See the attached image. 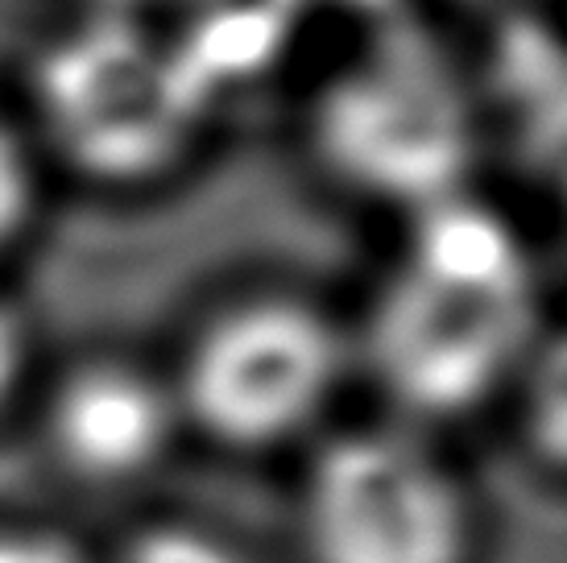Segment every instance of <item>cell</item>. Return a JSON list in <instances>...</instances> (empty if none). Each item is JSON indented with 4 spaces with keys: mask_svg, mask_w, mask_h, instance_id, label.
<instances>
[{
    "mask_svg": "<svg viewBox=\"0 0 567 563\" xmlns=\"http://www.w3.org/2000/svg\"><path fill=\"white\" fill-rule=\"evenodd\" d=\"M112 563H245V555L224 534L207 531L199 522L166 518L128 534Z\"/></svg>",
    "mask_w": 567,
    "mask_h": 563,
    "instance_id": "8992f818",
    "label": "cell"
},
{
    "mask_svg": "<svg viewBox=\"0 0 567 563\" xmlns=\"http://www.w3.org/2000/svg\"><path fill=\"white\" fill-rule=\"evenodd\" d=\"M25 365H30V340H25V324L17 311L0 298V410L9 407L25 381Z\"/></svg>",
    "mask_w": 567,
    "mask_h": 563,
    "instance_id": "9c48e42d",
    "label": "cell"
},
{
    "mask_svg": "<svg viewBox=\"0 0 567 563\" xmlns=\"http://www.w3.org/2000/svg\"><path fill=\"white\" fill-rule=\"evenodd\" d=\"M348 360L352 345L319 303L257 290L207 315L171 381L183 422L212 443L269 452L328 414Z\"/></svg>",
    "mask_w": 567,
    "mask_h": 563,
    "instance_id": "7a4b0ae2",
    "label": "cell"
},
{
    "mask_svg": "<svg viewBox=\"0 0 567 563\" xmlns=\"http://www.w3.org/2000/svg\"><path fill=\"white\" fill-rule=\"evenodd\" d=\"M0 563H92V555L47 526H0Z\"/></svg>",
    "mask_w": 567,
    "mask_h": 563,
    "instance_id": "ba28073f",
    "label": "cell"
},
{
    "mask_svg": "<svg viewBox=\"0 0 567 563\" xmlns=\"http://www.w3.org/2000/svg\"><path fill=\"white\" fill-rule=\"evenodd\" d=\"M514 390L530 452L547 469L567 472V328L538 336Z\"/></svg>",
    "mask_w": 567,
    "mask_h": 563,
    "instance_id": "5b68a950",
    "label": "cell"
},
{
    "mask_svg": "<svg viewBox=\"0 0 567 563\" xmlns=\"http://www.w3.org/2000/svg\"><path fill=\"white\" fill-rule=\"evenodd\" d=\"M38 212V162L25 137L0 116V257L30 233Z\"/></svg>",
    "mask_w": 567,
    "mask_h": 563,
    "instance_id": "52a82bcc",
    "label": "cell"
},
{
    "mask_svg": "<svg viewBox=\"0 0 567 563\" xmlns=\"http://www.w3.org/2000/svg\"><path fill=\"white\" fill-rule=\"evenodd\" d=\"M538 331L535 266L514 224L468 195L419 207L364 319V365L406 419L473 414L514 386Z\"/></svg>",
    "mask_w": 567,
    "mask_h": 563,
    "instance_id": "6da1fadb",
    "label": "cell"
},
{
    "mask_svg": "<svg viewBox=\"0 0 567 563\" xmlns=\"http://www.w3.org/2000/svg\"><path fill=\"white\" fill-rule=\"evenodd\" d=\"M183 410L171 377L125 357L71 365L47 402V443L83 485H133L171 455Z\"/></svg>",
    "mask_w": 567,
    "mask_h": 563,
    "instance_id": "277c9868",
    "label": "cell"
},
{
    "mask_svg": "<svg viewBox=\"0 0 567 563\" xmlns=\"http://www.w3.org/2000/svg\"><path fill=\"white\" fill-rule=\"evenodd\" d=\"M307 563H473V493L414 422L348 427L302 472Z\"/></svg>",
    "mask_w": 567,
    "mask_h": 563,
    "instance_id": "3957f363",
    "label": "cell"
}]
</instances>
